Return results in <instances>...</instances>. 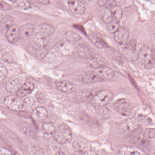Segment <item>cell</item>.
<instances>
[{
	"label": "cell",
	"instance_id": "6da1fadb",
	"mask_svg": "<svg viewBox=\"0 0 155 155\" xmlns=\"http://www.w3.org/2000/svg\"><path fill=\"white\" fill-rule=\"evenodd\" d=\"M35 39L40 42H48L49 37L54 33V28L50 24L44 23L35 29Z\"/></svg>",
	"mask_w": 155,
	"mask_h": 155
},
{
	"label": "cell",
	"instance_id": "7a4b0ae2",
	"mask_svg": "<svg viewBox=\"0 0 155 155\" xmlns=\"http://www.w3.org/2000/svg\"><path fill=\"white\" fill-rule=\"evenodd\" d=\"M55 141L61 144H64L70 143L72 139V134L69 126L64 123L62 124L56 129L54 133Z\"/></svg>",
	"mask_w": 155,
	"mask_h": 155
},
{
	"label": "cell",
	"instance_id": "3957f363",
	"mask_svg": "<svg viewBox=\"0 0 155 155\" xmlns=\"http://www.w3.org/2000/svg\"><path fill=\"white\" fill-rule=\"evenodd\" d=\"M137 58L139 62L144 66L147 69H151L153 66L154 61L153 57L152 50L149 46H143L139 51Z\"/></svg>",
	"mask_w": 155,
	"mask_h": 155
},
{
	"label": "cell",
	"instance_id": "277c9868",
	"mask_svg": "<svg viewBox=\"0 0 155 155\" xmlns=\"http://www.w3.org/2000/svg\"><path fill=\"white\" fill-rule=\"evenodd\" d=\"M113 98V93L107 90H103L97 92L91 101L95 106L102 107L108 104Z\"/></svg>",
	"mask_w": 155,
	"mask_h": 155
},
{
	"label": "cell",
	"instance_id": "5b68a950",
	"mask_svg": "<svg viewBox=\"0 0 155 155\" xmlns=\"http://www.w3.org/2000/svg\"><path fill=\"white\" fill-rule=\"evenodd\" d=\"M114 107L118 113L124 116L131 115L134 109L131 102L124 98L117 100L114 103Z\"/></svg>",
	"mask_w": 155,
	"mask_h": 155
},
{
	"label": "cell",
	"instance_id": "8992f818",
	"mask_svg": "<svg viewBox=\"0 0 155 155\" xmlns=\"http://www.w3.org/2000/svg\"><path fill=\"white\" fill-rule=\"evenodd\" d=\"M5 102L6 105L12 110L19 111L24 108L23 101L18 96H9L5 98Z\"/></svg>",
	"mask_w": 155,
	"mask_h": 155
},
{
	"label": "cell",
	"instance_id": "52a82bcc",
	"mask_svg": "<svg viewBox=\"0 0 155 155\" xmlns=\"http://www.w3.org/2000/svg\"><path fill=\"white\" fill-rule=\"evenodd\" d=\"M114 34V38L117 43L124 45L127 43L129 38V33L126 27L120 26Z\"/></svg>",
	"mask_w": 155,
	"mask_h": 155
},
{
	"label": "cell",
	"instance_id": "ba28073f",
	"mask_svg": "<svg viewBox=\"0 0 155 155\" xmlns=\"http://www.w3.org/2000/svg\"><path fill=\"white\" fill-rule=\"evenodd\" d=\"M87 60L89 65L95 69L107 66V60L103 56L98 54L94 53Z\"/></svg>",
	"mask_w": 155,
	"mask_h": 155
},
{
	"label": "cell",
	"instance_id": "9c48e42d",
	"mask_svg": "<svg viewBox=\"0 0 155 155\" xmlns=\"http://www.w3.org/2000/svg\"><path fill=\"white\" fill-rule=\"evenodd\" d=\"M6 36L9 42L14 44L17 42L20 38V29L18 25L12 24L6 30Z\"/></svg>",
	"mask_w": 155,
	"mask_h": 155
},
{
	"label": "cell",
	"instance_id": "30bf717a",
	"mask_svg": "<svg viewBox=\"0 0 155 155\" xmlns=\"http://www.w3.org/2000/svg\"><path fill=\"white\" fill-rule=\"evenodd\" d=\"M69 9L74 13L82 15L84 13L86 7L84 4L80 0H67Z\"/></svg>",
	"mask_w": 155,
	"mask_h": 155
},
{
	"label": "cell",
	"instance_id": "8fae6325",
	"mask_svg": "<svg viewBox=\"0 0 155 155\" xmlns=\"http://www.w3.org/2000/svg\"><path fill=\"white\" fill-rule=\"evenodd\" d=\"M23 84V79L20 76H16L11 78L6 83V90L10 93L17 92L21 88Z\"/></svg>",
	"mask_w": 155,
	"mask_h": 155
},
{
	"label": "cell",
	"instance_id": "7c38bea8",
	"mask_svg": "<svg viewBox=\"0 0 155 155\" xmlns=\"http://www.w3.org/2000/svg\"><path fill=\"white\" fill-rule=\"evenodd\" d=\"M94 71L101 77L104 81L110 80L114 76V71L110 67L107 66L96 68Z\"/></svg>",
	"mask_w": 155,
	"mask_h": 155
},
{
	"label": "cell",
	"instance_id": "4fadbf2b",
	"mask_svg": "<svg viewBox=\"0 0 155 155\" xmlns=\"http://www.w3.org/2000/svg\"><path fill=\"white\" fill-rule=\"evenodd\" d=\"M104 80L94 71L85 74L82 77V82L84 83H101Z\"/></svg>",
	"mask_w": 155,
	"mask_h": 155
},
{
	"label": "cell",
	"instance_id": "5bb4252c",
	"mask_svg": "<svg viewBox=\"0 0 155 155\" xmlns=\"http://www.w3.org/2000/svg\"><path fill=\"white\" fill-rule=\"evenodd\" d=\"M56 87L59 91L64 93H71L76 90V87L72 83L67 81L56 82Z\"/></svg>",
	"mask_w": 155,
	"mask_h": 155
},
{
	"label": "cell",
	"instance_id": "9a60e30c",
	"mask_svg": "<svg viewBox=\"0 0 155 155\" xmlns=\"http://www.w3.org/2000/svg\"><path fill=\"white\" fill-rule=\"evenodd\" d=\"M137 126H136V121L135 119L129 118L121 123L119 126V130L121 133H130Z\"/></svg>",
	"mask_w": 155,
	"mask_h": 155
},
{
	"label": "cell",
	"instance_id": "2e32d148",
	"mask_svg": "<svg viewBox=\"0 0 155 155\" xmlns=\"http://www.w3.org/2000/svg\"><path fill=\"white\" fill-rule=\"evenodd\" d=\"M34 87V84L32 83H25L16 92V95L21 98L25 97L33 91Z\"/></svg>",
	"mask_w": 155,
	"mask_h": 155
},
{
	"label": "cell",
	"instance_id": "e0dca14e",
	"mask_svg": "<svg viewBox=\"0 0 155 155\" xmlns=\"http://www.w3.org/2000/svg\"><path fill=\"white\" fill-rule=\"evenodd\" d=\"M78 53L79 56L87 59L94 54V52L93 49L87 44H81L78 48Z\"/></svg>",
	"mask_w": 155,
	"mask_h": 155
},
{
	"label": "cell",
	"instance_id": "ac0fdd59",
	"mask_svg": "<svg viewBox=\"0 0 155 155\" xmlns=\"http://www.w3.org/2000/svg\"><path fill=\"white\" fill-rule=\"evenodd\" d=\"M35 31L34 25L31 23L24 25L20 29V37L23 39L29 38L32 35Z\"/></svg>",
	"mask_w": 155,
	"mask_h": 155
},
{
	"label": "cell",
	"instance_id": "d6986e66",
	"mask_svg": "<svg viewBox=\"0 0 155 155\" xmlns=\"http://www.w3.org/2000/svg\"><path fill=\"white\" fill-rule=\"evenodd\" d=\"M48 113L45 107L39 106L36 107L32 112V117L36 121L41 122L47 117Z\"/></svg>",
	"mask_w": 155,
	"mask_h": 155
},
{
	"label": "cell",
	"instance_id": "ffe728a7",
	"mask_svg": "<svg viewBox=\"0 0 155 155\" xmlns=\"http://www.w3.org/2000/svg\"><path fill=\"white\" fill-rule=\"evenodd\" d=\"M119 154L121 155H138L144 154V153L133 147L125 146L123 147L120 148L119 151Z\"/></svg>",
	"mask_w": 155,
	"mask_h": 155
},
{
	"label": "cell",
	"instance_id": "44dd1931",
	"mask_svg": "<svg viewBox=\"0 0 155 155\" xmlns=\"http://www.w3.org/2000/svg\"><path fill=\"white\" fill-rule=\"evenodd\" d=\"M99 15L102 20L109 24L113 21V15L111 9L104 7L99 11Z\"/></svg>",
	"mask_w": 155,
	"mask_h": 155
},
{
	"label": "cell",
	"instance_id": "7402d4cb",
	"mask_svg": "<svg viewBox=\"0 0 155 155\" xmlns=\"http://www.w3.org/2000/svg\"><path fill=\"white\" fill-rule=\"evenodd\" d=\"M74 151L78 154H85L88 152L87 146L86 144L80 141H75L72 145Z\"/></svg>",
	"mask_w": 155,
	"mask_h": 155
},
{
	"label": "cell",
	"instance_id": "603a6c76",
	"mask_svg": "<svg viewBox=\"0 0 155 155\" xmlns=\"http://www.w3.org/2000/svg\"><path fill=\"white\" fill-rule=\"evenodd\" d=\"M136 43L130 42L124 45V52L127 57L130 59L134 58L136 50Z\"/></svg>",
	"mask_w": 155,
	"mask_h": 155
},
{
	"label": "cell",
	"instance_id": "cb8c5ba5",
	"mask_svg": "<svg viewBox=\"0 0 155 155\" xmlns=\"http://www.w3.org/2000/svg\"><path fill=\"white\" fill-rule=\"evenodd\" d=\"M42 131L45 134L51 135L53 134L56 131L54 123L51 122H46L42 125Z\"/></svg>",
	"mask_w": 155,
	"mask_h": 155
},
{
	"label": "cell",
	"instance_id": "d4e9b609",
	"mask_svg": "<svg viewBox=\"0 0 155 155\" xmlns=\"http://www.w3.org/2000/svg\"><path fill=\"white\" fill-rule=\"evenodd\" d=\"M91 40L93 43L97 48L99 49L106 48L107 47V45L106 42L103 38L98 35H94L91 36Z\"/></svg>",
	"mask_w": 155,
	"mask_h": 155
},
{
	"label": "cell",
	"instance_id": "484cf974",
	"mask_svg": "<svg viewBox=\"0 0 155 155\" xmlns=\"http://www.w3.org/2000/svg\"><path fill=\"white\" fill-rule=\"evenodd\" d=\"M113 21L120 22L123 16V12L122 8L119 5H116L112 9Z\"/></svg>",
	"mask_w": 155,
	"mask_h": 155
},
{
	"label": "cell",
	"instance_id": "4316f807",
	"mask_svg": "<svg viewBox=\"0 0 155 155\" xmlns=\"http://www.w3.org/2000/svg\"><path fill=\"white\" fill-rule=\"evenodd\" d=\"M64 36L67 42H76L81 38V36L78 33L72 31H67L64 34Z\"/></svg>",
	"mask_w": 155,
	"mask_h": 155
},
{
	"label": "cell",
	"instance_id": "83f0119b",
	"mask_svg": "<svg viewBox=\"0 0 155 155\" xmlns=\"http://www.w3.org/2000/svg\"><path fill=\"white\" fill-rule=\"evenodd\" d=\"M97 92L96 91H93V90H85L79 93L78 97L80 99H83L85 101H88V100H92L95 95L96 94Z\"/></svg>",
	"mask_w": 155,
	"mask_h": 155
},
{
	"label": "cell",
	"instance_id": "f1b7e54d",
	"mask_svg": "<svg viewBox=\"0 0 155 155\" xmlns=\"http://www.w3.org/2000/svg\"><path fill=\"white\" fill-rule=\"evenodd\" d=\"M13 19L12 17L10 15H5L1 21V26L7 30V28L13 24Z\"/></svg>",
	"mask_w": 155,
	"mask_h": 155
},
{
	"label": "cell",
	"instance_id": "f546056e",
	"mask_svg": "<svg viewBox=\"0 0 155 155\" xmlns=\"http://www.w3.org/2000/svg\"><path fill=\"white\" fill-rule=\"evenodd\" d=\"M15 2L18 7L22 10H27L31 8L29 0H15Z\"/></svg>",
	"mask_w": 155,
	"mask_h": 155
},
{
	"label": "cell",
	"instance_id": "4dcf8cb0",
	"mask_svg": "<svg viewBox=\"0 0 155 155\" xmlns=\"http://www.w3.org/2000/svg\"><path fill=\"white\" fill-rule=\"evenodd\" d=\"M2 59L3 61L6 63H13L14 62L15 58L13 56L8 52L3 53L2 56Z\"/></svg>",
	"mask_w": 155,
	"mask_h": 155
},
{
	"label": "cell",
	"instance_id": "1f68e13d",
	"mask_svg": "<svg viewBox=\"0 0 155 155\" xmlns=\"http://www.w3.org/2000/svg\"><path fill=\"white\" fill-rule=\"evenodd\" d=\"M24 102V108L26 109H30L33 107L35 104V100L33 98L29 97L26 98Z\"/></svg>",
	"mask_w": 155,
	"mask_h": 155
},
{
	"label": "cell",
	"instance_id": "d6a6232c",
	"mask_svg": "<svg viewBox=\"0 0 155 155\" xmlns=\"http://www.w3.org/2000/svg\"><path fill=\"white\" fill-rule=\"evenodd\" d=\"M7 76V69L4 65L0 62V82L4 81Z\"/></svg>",
	"mask_w": 155,
	"mask_h": 155
},
{
	"label": "cell",
	"instance_id": "836d02e7",
	"mask_svg": "<svg viewBox=\"0 0 155 155\" xmlns=\"http://www.w3.org/2000/svg\"><path fill=\"white\" fill-rule=\"evenodd\" d=\"M120 27L119 22L113 21L110 23L108 24L107 28L109 32L111 33H114Z\"/></svg>",
	"mask_w": 155,
	"mask_h": 155
},
{
	"label": "cell",
	"instance_id": "e575fe53",
	"mask_svg": "<svg viewBox=\"0 0 155 155\" xmlns=\"http://www.w3.org/2000/svg\"><path fill=\"white\" fill-rule=\"evenodd\" d=\"M20 129L21 133L24 134L30 135L33 133L32 128L29 125H23L21 126Z\"/></svg>",
	"mask_w": 155,
	"mask_h": 155
},
{
	"label": "cell",
	"instance_id": "d590c367",
	"mask_svg": "<svg viewBox=\"0 0 155 155\" xmlns=\"http://www.w3.org/2000/svg\"><path fill=\"white\" fill-rule=\"evenodd\" d=\"M144 136L147 139H154L155 138V128H147L146 129Z\"/></svg>",
	"mask_w": 155,
	"mask_h": 155
},
{
	"label": "cell",
	"instance_id": "8d00e7d4",
	"mask_svg": "<svg viewBox=\"0 0 155 155\" xmlns=\"http://www.w3.org/2000/svg\"><path fill=\"white\" fill-rule=\"evenodd\" d=\"M68 42H64L61 45V50L63 52L69 53L71 52L72 48L71 44Z\"/></svg>",
	"mask_w": 155,
	"mask_h": 155
},
{
	"label": "cell",
	"instance_id": "74e56055",
	"mask_svg": "<svg viewBox=\"0 0 155 155\" xmlns=\"http://www.w3.org/2000/svg\"><path fill=\"white\" fill-rule=\"evenodd\" d=\"M116 5V2L114 0H106L104 6L111 10Z\"/></svg>",
	"mask_w": 155,
	"mask_h": 155
},
{
	"label": "cell",
	"instance_id": "f35d334b",
	"mask_svg": "<svg viewBox=\"0 0 155 155\" xmlns=\"http://www.w3.org/2000/svg\"><path fill=\"white\" fill-rule=\"evenodd\" d=\"M12 154L7 149L5 148L0 149V155H10Z\"/></svg>",
	"mask_w": 155,
	"mask_h": 155
},
{
	"label": "cell",
	"instance_id": "ab89813d",
	"mask_svg": "<svg viewBox=\"0 0 155 155\" xmlns=\"http://www.w3.org/2000/svg\"><path fill=\"white\" fill-rule=\"evenodd\" d=\"M38 2L42 5H48L50 4V0H38Z\"/></svg>",
	"mask_w": 155,
	"mask_h": 155
},
{
	"label": "cell",
	"instance_id": "60d3db41",
	"mask_svg": "<svg viewBox=\"0 0 155 155\" xmlns=\"http://www.w3.org/2000/svg\"><path fill=\"white\" fill-rule=\"evenodd\" d=\"M84 1L86 2H93V0H84Z\"/></svg>",
	"mask_w": 155,
	"mask_h": 155
},
{
	"label": "cell",
	"instance_id": "b9f144b4",
	"mask_svg": "<svg viewBox=\"0 0 155 155\" xmlns=\"http://www.w3.org/2000/svg\"><path fill=\"white\" fill-rule=\"evenodd\" d=\"M8 1H10V2H12L13 1H14V0H8Z\"/></svg>",
	"mask_w": 155,
	"mask_h": 155
}]
</instances>
